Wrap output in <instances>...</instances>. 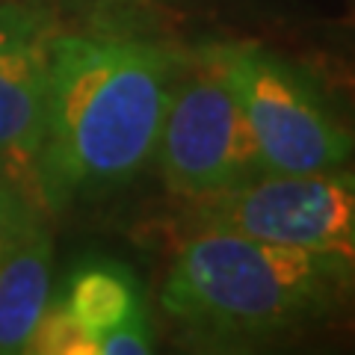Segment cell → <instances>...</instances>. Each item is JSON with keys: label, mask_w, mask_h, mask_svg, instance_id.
<instances>
[{"label": "cell", "mask_w": 355, "mask_h": 355, "mask_svg": "<svg viewBox=\"0 0 355 355\" xmlns=\"http://www.w3.org/2000/svg\"><path fill=\"white\" fill-rule=\"evenodd\" d=\"M352 282V254L202 228L178 249L160 302L193 338L266 340L320 320Z\"/></svg>", "instance_id": "2"}, {"label": "cell", "mask_w": 355, "mask_h": 355, "mask_svg": "<svg viewBox=\"0 0 355 355\" xmlns=\"http://www.w3.org/2000/svg\"><path fill=\"white\" fill-rule=\"evenodd\" d=\"M181 53L121 33H57L24 172L53 210L133 181L154 157Z\"/></svg>", "instance_id": "1"}, {"label": "cell", "mask_w": 355, "mask_h": 355, "mask_svg": "<svg viewBox=\"0 0 355 355\" xmlns=\"http://www.w3.org/2000/svg\"><path fill=\"white\" fill-rule=\"evenodd\" d=\"M62 3H77V6H116V3H133V0H62Z\"/></svg>", "instance_id": "12"}, {"label": "cell", "mask_w": 355, "mask_h": 355, "mask_svg": "<svg viewBox=\"0 0 355 355\" xmlns=\"http://www.w3.org/2000/svg\"><path fill=\"white\" fill-rule=\"evenodd\" d=\"M154 347L151 326L146 320V308L121 320L116 329L98 338V355H146Z\"/></svg>", "instance_id": "10"}, {"label": "cell", "mask_w": 355, "mask_h": 355, "mask_svg": "<svg viewBox=\"0 0 355 355\" xmlns=\"http://www.w3.org/2000/svg\"><path fill=\"white\" fill-rule=\"evenodd\" d=\"M27 352L39 355H98V338L57 299H48L30 331Z\"/></svg>", "instance_id": "9"}, {"label": "cell", "mask_w": 355, "mask_h": 355, "mask_svg": "<svg viewBox=\"0 0 355 355\" xmlns=\"http://www.w3.org/2000/svg\"><path fill=\"white\" fill-rule=\"evenodd\" d=\"M225 65L266 172L311 175L343 169L352 139L311 77L279 53L254 44H225Z\"/></svg>", "instance_id": "4"}, {"label": "cell", "mask_w": 355, "mask_h": 355, "mask_svg": "<svg viewBox=\"0 0 355 355\" xmlns=\"http://www.w3.org/2000/svg\"><path fill=\"white\" fill-rule=\"evenodd\" d=\"M60 21L48 6L0 0V163L15 175L39 128Z\"/></svg>", "instance_id": "6"}, {"label": "cell", "mask_w": 355, "mask_h": 355, "mask_svg": "<svg viewBox=\"0 0 355 355\" xmlns=\"http://www.w3.org/2000/svg\"><path fill=\"white\" fill-rule=\"evenodd\" d=\"M154 157L166 187L193 202L266 175L261 148L231 86L225 44L181 60Z\"/></svg>", "instance_id": "3"}, {"label": "cell", "mask_w": 355, "mask_h": 355, "mask_svg": "<svg viewBox=\"0 0 355 355\" xmlns=\"http://www.w3.org/2000/svg\"><path fill=\"white\" fill-rule=\"evenodd\" d=\"M60 302L80 320V323L101 338L116 329L121 320L142 311L139 284L128 266L116 261H86L69 275Z\"/></svg>", "instance_id": "8"}, {"label": "cell", "mask_w": 355, "mask_h": 355, "mask_svg": "<svg viewBox=\"0 0 355 355\" xmlns=\"http://www.w3.org/2000/svg\"><path fill=\"white\" fill-rule=\"evenodd\" d=\"M24 198H36V196L27 193L24 187L18 184V175L9 169V166L0 163V216H3L6 210H12L18 202H24Z\"/></svg>", "instance_id": "11"}, {"label": "cell", "mask_w": 355, "mask_h": 355, "mask_svg": "<svg viewBox=\"0 0 355 355\" xmlns=\"http://www.w3.org/2000/svg\"><path fill=\"white\" fill-rule=\"evenodd\" d=\"M53 240L36 198L0 216V355L27 352L30 331L51 299Z\"/></svg>", "instance_id": "7"}, {"label": "cell", "mask_w": 355, "mask_h": 355, "mask_svg": "<svg viewBox=\"0 0 355 355\" xmlns=\"http://www.w3.org/2000/svg\"><path fill=\"white\" fill-rule=\"evenodd\" d=\"M202 228L279 243V246L352 254L355 190L347 172H266L202 202Z\"/></svg>", "instance_id": "5"}]
</instances>
